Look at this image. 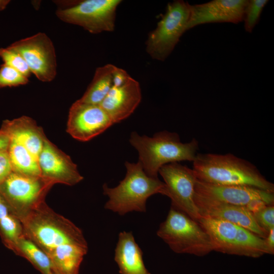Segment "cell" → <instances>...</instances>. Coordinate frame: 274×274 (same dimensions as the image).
Returning a JSON list of instances; mask_svg holds the SVG:
<instances>
[{
	"mask_svg": "<svg viewBox=\"0 0 274 274\" xmlns=\"http://www.w3.org/2000/svg\"><path fill=\"white\" fill-rule=\"evenodd\" d=\"M267 0H249L246 6L243 17L246 31L252 32L258 23L263 9L268 3Z\"/></svg>",
	"mask_w": 274,
	"mask_h": 274,
	"instance_id": "24",
	"label": "cell"
},
{
	"mask_svg": "<svg viewBox=\"0 0 274 274\" xmlns=\"http://www.w3.org/2000/svg\"><path fill=\"white\" fill-rule=\"evenodd\" d=\"M115 66L107 64L97 67L91 82L79 100L85 103L100 105L113 86L112 75Z\"/></svg>",
	"mask_w": 274,
	"mask_h": 274,
	"instance_id": "20",
	"label": "cell"
},
{
	"mask_svg": "<svg viewBox=\"0 0 274 274\" xmlns=\"http://www.w3.org/2000/svg\"><path fill=\"white\" fill-rule=\"evenodd\" d=\"M114 123L99 105L83 102L79 99L71 106L66 131L79 141H88L102 133Z\"/></svg>",
	"mask_w": 274,
	"mask_h": 274,
	"instance_id": "12",
	"label": "cell"
},
{
	"mask_svg": "<svg viewBox=\"0 0 274 274\" xmlns=\"http://www.w3.org/2000/svg\"><path fill=\"white\" fill-rule=\"evenodd\" d=\"M12 171L8 150L0 152V184L9 177Z\"/></svg>",
	"mask_w": 274,
	"mask_h": 274,
	"instance_id": "28",
	"label": "cell"
},
{
	"mask_svg": "<svg viewBox=\"0 0 274 274\" xmlns=\"http://www.w3.org/2000/svg\"><path fill=\"white\" fill-rule=\"evenodd\" d=\"M253 214L258 225L266 232L274 228L273 204L267 205Z\"/></svg>",
	"mask_w": 274,
	"mask_h": 274,
	"instance_id": "27",
	"label": "cell"
},
{
	"mask_svg": "<svg viewBox=\"0 0 274 274\" xmlns=\"http://www.w3.org/2000/svg\"><path fill=\"white\" fill-rule=\"evenodd\" d=\"M114 259L121 274H151L144 265L143 253L131 232H120Z\"/></svg>",
	"mask_w": 274,
	"mask_h": 274,
	"instance_id": "19",
	"label": "cell"
},
{
	"mask_svg": "<svg viewBox=\"0 0 274 274\" xmlns=\"http://www.w3.org/2000/svg\"><path fill=\"white\" fill-rule=\"evenodd\" d=\"M38 160L41 176L54 184L73 186L83 179L71 157L47 138Z\"/></svg>",
	"mask_w": 274,
	"mask_h": 274,
	"instance_id": "14",
	"label": "cell"
},
{
	"mask_svg": "<svg viewBox=\"0 0 274 274\" xmlns=\"http://www.w3.org/2000/svg\"><path fill=\"white\" fill-rule=\"evenodd\" d=\"M50 274H56V273L53 271V272H51V273H50Z\"/></svg>",
	"mask_w": 274,
	"mask_h": 274,
	"instance_id": "33",
	"label": "cell"
},
{
	"mask_svg": "<svg viewBox=\"0 0 274 274\" xmlns=\"http://www.w3.org/2000/svg\"><path fill=\"white\" fill-rule=\"evenodd\" d=\"M130 78L126 71L115 66L112 75L113 86H120L127 82Z\"/></svg>",
	"mask_w": 274,
	"mask_h": 274,
	"instance_id": "29",
	"label": "cell"
},
{
	"mask_svg": "<svg viewBox=\"0 0 274 274\" xmlns=\"http://www.w3.org/2000/svg\"><path fill=\"white\" fill-rule=\"evenodd\" d=\"M0 129L7 134L10 140L23 146L38 159L47 138L33 119L22 116L11 120H5Z\"/></svg>",
	"mask_w": 274,
	"mask_h": 274,
	"instance_id": "18",
	"label": "cell"
},
{
	"mask_svg": "<svg viewBox=\"0 0 274 274\" xmlns=\"http://www.w3.org/2000/svg\"><path fill=\"white\" fill-rule=\"evenodd\" d=\"M190 6L182 0L168 3L165 13L149 33L146 42V51L153 59L165 60L187 30Z\"/></svg>",
	"mask_w": 274,
	"mask_h": 274,
	"instance_id": "8",
	"label": "cell"
},
{
	"mask_svg": "<svg viewBox=\"0 0 274 274\" xmlns=\"http://www.w3.org/2000/svg\"><path fill=\"white\" fill-rule=\"evenodd\" d=\"M28 82V78L15 68L4 63L0 66V88L16 87Z\"/></svg>",
	"mask_w": 274,
	"mask_h": 274,
	"instance_id": "26",
	"label": "cell"
},
{
	"mask_svg": "<svg viewBox=\"0 0 274 274\" xmlns=\"http://www.w3.org/2000/svg\"><path fill=\"white\" fill-rule=\"evenodd\" d=\"M25 236L49 257L56 274H78L88 244L82 230L45 202L20 221Z\"/></svg>",
	"mask_w": 274,
	"mask_h": 274,
	"instance_id": "1",
	"label": "cell"
},
{
	"mask_svg": "<svg viewBox=\"0 0 274 274\" xmlns=\"http://www.w3.org/2000/svg\"><path fill=\"white\" fill-rule=\"evenodd\" d=\"M194 196L210 201L246 207L255 200L273 204L274 194L257 188L242 185L209 184L197 179Z\"/></svg>",
	"mask_w": 274,
	"mask_h": 274,
	"instance_id": "13",
	"label": "cell"
},
{
	"mask_svg": "<svg viewBox=\"0 0 274 274\" xmlns=\"http://www.w3.org/2000/svg\"><path fill=\"white\" fill-rule=\"evenodd\" d=\"M125 165V177L117 186H103L104 194L109 197L105 208L120 215L133 211L145 212L149 197L158 193L165 195V185L158 178L148 176L139 161H126Z\"/></svg>",
	"mask_w": 274,
	"mask_h": 274,
	"instance_id": "4",
	"label": "cell"
},
{
	"mask_svg": "<svg viewBox=\"0 0 274 274\" xmlns=\"http://www.w3.org/2000/svg\"><path fill=\"white\" fill-rule=\"evenodd\" d=\"M141 99L140 85L138 81L131 77L120 86H112L99 105L115 124L130 116Z\"/></svg>",
	"mask_w": 274,
	"mask_h": 274,
	"instance_id": "16",
	"label": "cell"
},
{
	"mask_svg": "<svg viewBox=\"0 0 274 274\" xmlns=\"http://www.w3.org/2000/svg\"><path fill=\"white\" fill-rule=\"evenodd\" d=\"M12 251L27 259L42 274H50L53 272L49 257L24 234L18 239Z\"/></svg>",
	"mask_w": 274,
	"mask_h": 274,
	"instance_id": "21",
	"label": "cell"
},
{
	"mask_svg": "<svg viewBox=\"0 0 274 274\" xmlns=\"http://www.w3.org/2000/svg\"><path fill=\"white\" fill-rule=\"evenodd\" d=\"M157 235L176 253L203 256L214 251L209 234L198 222L172 206Z\"/></svg>",
	"mask_w": 274,
	"mask_h": 274,
	"instance_id": "5",
	"label": "cell"
},
{
	"mask_svg": "<svg viewBox=\"0 0 274 274\" xmlns=\"http://www.w3.org/2000/svg\"><path fill=\"white\" fill-rule=\"evenodd\" d=\"M166 187L165 195L172 206L198 221L201 216L194 202V187L197 178L192 169L178 162L162 166L159 170Z\"/></svg>",
	"mask_w": 274,
	"mask_h": 274,
	"instance_id": "11",
	"label": "cell"
},
{
	"mask_svg": "<svg viewBox=\"0 0 274 274\" xmlns=\"http://www.w3.org/2000/svg\"><path fill=\"white\" fill-rule=\"evenodd\" d=\"M194 202L200 215L228 221L242 226L261 238H265L268 232L261 228L253 214L246 207L215 202L194 196Z\"/></svg>",
	"mask_w": 274,
	"mask_h": 274,
	"instance_id": "17",
	"label": "cell"
},
{
	"mask_svg": "<svg viewBox=\"0 0 274 274\" xmlns=\"http://www.w3.org/2000/svg\"><path fill=\"white\" fill-rule=\"evenodd\" d=\"M197 222L209 234L214 251L252 258L271 255L264 238L242 226L203 216Z\"/></svg>",
	"mask_w": 274,
	"mask_h": 274,
	"instance_id": "6",
	"label": "cell"
},
{
	"mask_svg": "<svg viewBox=\"0 0 274 274\" xmlns=\"http://www.w3.org/2000/svg\"><path fill=\"white\" fill-rule=\"evenodd\" d=\"M8 153L13 172L28 176H41L38 159L23 146L10 140Z\"/></svg>",
	"mask_w": 274,
	"mask_h": 274,
	"instance_id": "22",
	"label": "cell"
},
{
	"mask_svg": "<svg viewBox=\"0 0 274 274\" xmlns=\"http://www.w3.org/2000/svg\"><path fill=\"white\" fill-rule=\"evenodd\" d=\"M10 139L7 134L0 129V152L7 150Z\"/></svg>",
	"mask_w": 274,
	"mask_h": 274,
	"instance_id": "30",
	"label": "cell"
},
{
	"mask_svg": "<svg viewBox=\"0 0 274 274\" xmlns=\"http://www.w3.org/2000/svg\"><path fill=\"white\" fill-rule=\"evenodd\" d=\"M9 47L23 57L31 74L39 80L49 82L55 79L57 74L55 49L46 33L38 32L15 42Z\"/></svg>",
	"mask_w": 274,
	"mask_h": 274,
	"instance_id": "10",
	"label": "cell"
},
{
	"mask_svg": "<svg viewBox=\"0 0 274 274\" xmlns=\"http://www.w3.org/2000/svg\"><path fill=\"white\" fill-rule=\"evenodd\" d=\"M197 180L209 184L242 185L274 193V185L257 167L232 154L197 153L193 168Z\"/></svg>",
	"mask_w": 274,
	"mask_h": 274,
	"instance_id": "2",
	"label": "cell"
},
{
	"mask_svg": "<svg viewBox=\"0 0 274 274\" xmlns=\"http://www.w3.org/2000/svg\"><path fill=\"white\" fill-rule=\"evenodd\" d=\"M120 0L59 1L56 11L61 21L78 25L92 34L113 31Z\"/></svg>",
	"mask_w": 274,
	"mask_h": 274,
	"instance_id": "7",
	"label": "cell"
},
{
	"mask_svg": "<svg viewBox=\"0 0 274 274\" xmlns=\"http://www.w3.org/2000/svg\"><path fill=\"white\" fill-rule=\"evenodd\" d=\"M20 220L11 212L5 200L0 193V235L11 238L21 230Z\"/></svg>",
	"mask_w": 274,
	"mask_h": 274,
	"instance_id": "23",
	"label": "cell"
},
{
	"mask_svg": "<svg viewBox=\"0 0 274 274\" xmlns=\"http://www.w3.org/2000/svg\"><path fill=\"white\" fill-rule=\"evenodd\" d=\"M10 2L9 0H0V12L4 10Z\"/></svg>",
	"mask_w": 274,
	"mask_h": 274,
	"instance_id": "32",
	"label": "cell"
},
{
	"mask_svg": "<svg viewBox=\"0 0 274 274\" xmlns=\"http://www.w3.org/2000/svg\"><path fill=\"white\" fill-rule=\"evenodd\" d=\"M247 2V0H213L190 5L187 30L205 23L241 22Z\"/></svg>",
	"mask_w": 274,
	"mask_h": 274,
	"instance_id": "15",
	"label": "cell"
},
{
	"mask_svg": "<svg viewBox=\"0 0 274 274\" xmlns=\"http://www.w3.org/2000/svg\"><path fill=\"white\" fill-rule=\"evenodd\" d=\"M0 58L8 65L28 78L31 74L25 60L16 51L9 47L0 48Z\"/></svg>",
	"mask_w": 274,
	"mask_h": 274,
	"instance_id": "25",
	"label": "cell"
},
{
	"mask_svg": "<svg viewBox=\"0 0 274 274\" xmlns=\"http://www.w3.org/2000/svg\"><path fill=\"white\" fill-rule=\"evenodd\" d=\"M54 185L41 176H25L12 171L0 184V193L20 221L45 202V197Z\"/></svg>",
	"mask_w": 274,
	"mask_h": 274,
	"instance_id": "9",
	"label": "cell"
},
{
	"mask_svg": "<svg viewBox=\"0 0 274 274\" xmlns=\"http://www.w3.org/2000/svg\"><path fill=\"white\" fill-rule=\"evenodd\" d=\"M129 142L138 151V161L145 173L153 178H158L159 169L165 164L182 161L193 162L199 149L198 142L195 138L183 143L177 133L167 131L156 133L152 137L132 132Z\"/></svg>",
	"mask_w": 274,
	"mask_h": 274,
	"instance_id": "3",
	"label": "cell"
},
{
	"mask_svg": "<svg viewBox=\"0 0 274 274\" xmlns=\"http://www.w3.org/2000/svg\"><path fill=\"white\" fill-rule=\"evenodd\" d=\"M265 244L270 251L271 255L274 254V228L271 229L264 238Z\"/></svg>",
	"mask_w": 274,
	"mask_h": 274,
	"instance_id": "31",
	"label": "cell"
}]
</instances>
